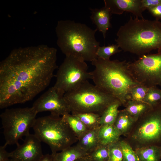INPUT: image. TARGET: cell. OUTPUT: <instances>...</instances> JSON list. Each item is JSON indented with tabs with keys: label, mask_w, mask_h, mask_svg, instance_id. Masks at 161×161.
<instances>
[{
	"label": "cell",
	"mask_w": 161,
	"mask_h": 161,
	"mask_svg": "<svg viewBox=\"0 0 161 161\" xmlns=\"http://www.w3.org/2000/svg\"><path fill=\"white\" fill-rule=\"evenodd\" d=\"M57 50L41 44L13 50L0 63V108L32 100L49 85Z\"/></svg>",
	"instance_id": "1"
},
{
	"label": "cell",
	"mask_w": 161,
	"mask_h": 161,
	"mask_svg": "<svg viewBox=\"0 0 161 161\" xmlns=\"http://www.w3.org/2000/svg\"><path fill=\"white\" fill-rule=\"evenodd\" d=\"M95 69L90 72L95 85L119 100L125 106L130 100L131 88L140 84L130 70L129 62L118 60H105L97 57L91 62Z\"/></svg>",
	"instance_id": "2"
},
{
	"label": "cell",
	"mask_w": 161,
	"mask_h": 161,
	"mask_svg": "<svg viewBox=\"0 0 161 161\" xmlns=\"http://www.w3.org/2000/svg\"><path fill=\"white\" fill-rule=\"evenodd\" d=\"M116 35V44L124 52L142 55L161 49V21L158 20L133 18L131 16Z\"/></svg>",
	"instance_id": "3"
},
{
	"label": "cell",
	"mask_w": 161,
	"mask_h": 161,
	"mask_svg": "<svg viewBox=\"0 0 161 161\" xmlns=\"http://www.w3.org/2000/svg\"><path fill=\"white\" fill-rule=\"evenodd\" d=\"M97 31L74 21H59L55 28L57 44L66 56L92 62L97 59L96 52L100 47L95 37Z\"/></svg>",
	"instance_id": "4"
},
{
	"label": "cell",
	"mask_w": 161,
	"mask_h": 161,
	"mask_svg": "<svg viewBox=\"0 0 161 161\" xmlns=\"http://www.w3.org/2000/svg\"><path fill=\"white\" fill-rule=\"evenodd\" d=\"M34 134L50 147L52 153L60 151L77 142L78 138L62 117L52 115L36 118Z\"/></svg>",
	"instance_id": "5"
},
{
	"label": "cell",
	"mask_w": 161,
	"mask_h": 161,
	"mask_svg": "<svg viewBox=\"0 0 161 161\" xmlns=\"http://www.w3.org/2000/svg\"><path fill=\"white\" fill-rule=\"evenodd\" d=\"M124 139L134 150L161 146V103L150 107L135 122Z\"/></svg>",
	"instance_id": "6"
},
{
	"label": "cell",
	"mask_w": 161,
	"mask_h": 161,
	"mask_svg": "<svg viewBox=\"0 0 161 161\" xmlns=\"http://www.w3.org/2000/svg\"><path fill=\"white\" fill-rule=\"evenodd\" d=\"M64 97L71 113L91 112L100 116L106 108L117 99L88 80L66 93Z\"/></svg>",
	"instance_id": "7"
},
{
	"label": "cell",
	"mask_w": 161,
	"mask_h": 161,
	"mask_svg": "<svg viewBox=\"0 0 161 161\" xmlns=\"http://www.w3.org/2000/svg\"><path fill=\"white\" fill-rule=\"evenodd\" d=\"M38 113L33 107L6 109L0 115L5 144H19V140L30 134Z\"/></svg>",
	"instance_id": "8"
},
{
	"label": "cell",
	"mask_w": 161,
	"mask_h": 161,
	"mask_svg": "<svg viewBox=\"0 0 161 161\" xmlns=\"http://www.w3.org/2000/svg\"><path fill=\"white\" fill-rule=\"evenodd\" d=\"M85 61L78 58L66 56L58 68L54 87L65 94L91 79Z\"/></svg>",
	"instance_id": "9"
},
{
	"label": "cell",
	"mask_w": 161,
	"mask_h": 161,
	"mask_svg": "<svg viewBox=\"0 0 161 161\" xmlns=\"http://www.w3.org/2000/svg\"><path fill=\"white\" fill-rule=\"evenodd\" d=\"M129 67L134 79L140 84L148 88L161 86V49L129 62Z\"/></svg>",
	"instance_id": "10"
},
{
	"label": "cell",
	"mask_w": 161,
	"mask_h": 161,
	"mask_svg": "<svg viewBox=\"0 0 161 161\" xmlns=\"http://www.w3.org/2000/svg\"><path fill=\"white\" fill-rule=\"evenodd\" d=\"M64 95L53 86L37 99L32 106L37 113L49 111L50 114L62 117L71 112Z\"/></svg>",
	"instance_id": "11"
},
{
	"label": "cell",
	"mask_w": 161,
	"mask_h": 161,
	"mask_svg": "<svg viewBox=\"0 0 161 161\" xmlns=\"http://www.w3.org/2000/svg\"><path fill=\"white\" fill-rule=\"evenodd\" d=\"M40 140L33 134L25 137L23 143L10 153L12 161H38L43 156Z\"/></svg>",
	"instance_id": "12"
},
{
	"label": "cell",
	"mask_w": 161,
	"mask_h": 161,
	"mask_svg": "<svg viewBox=\"0 0 161 161\" xmlns=\"http://www.w3.org/2000/svg\"><path fill=\"white\" fill-rule=\"evenodd\" d=\"M104 7L111 13L120 15L124 11L133 14L136 18H144L142 12L144 10L141 7V0H104Z\"/></svg>",
	"instance_id": "13"
},
{
	"label": "cell",
	"mask_w": 161,
	"mask_h": 161,
	"mask_svg": "<svg viewBox=\"0 0 161 161\" xmlns=\"http://www.w3.org/2000/svg\"><path fill=\"white\" fill-rule=\"evenodd\" d=\"M90 18L96 26L97 30L101 32L104 39L106 33L109 28L112 27L110 22L112 14L109 10L104 7L101 8H90Z\"/></svg>",
	"instance_id": "14"
},
{
	"label": "cell",
	"mask_w": 161,
	"mask_h": 161,
	"mask_svg": "<svg viewBox=\"0 0 161 161\" xmlns=\"http://www.w3.org/2000/svg\"><path fill=\"white\" fill-rule=\"evenodd\" d=\"M99 128L89 130L78 139L76 145L88 154L100 145L98 136Z\"/></svg>",
	"instance_id": "15"
},
{
	"label": "cell",
	"mask_w": 161,
	"mask_h": 161,
	"mask_svg": "<svg viewBox=\"0 0 161 161\" xmlns=\"http://www.w3.org/2000/svg\"><path fill=\"white\" fill-rule=\"evenodd\" d=\"M121 136L113 125L100 126L98 131L100 144L108 145L119 141Z\"/></svg>",
	"instance_id": "16"
},
{
	"label": "cell",
	"mask_w": 161,
	"mask_h": 161,
	"mask_svg": "<svg viewBox=\"0 0 161 161\" xmlns=\"http://www.w3.org/2000/svg\"><path fill=\"white\" fill-rule=\"evenodd\" d=\"M52 154L54 161H75L88 155L76 145Z\"/></svg>",
	"instance_id": "17"
},
{
	"label": "cell",
	"mask_w": 161,
	"mask_h": 161,
	"mask_svg": "<svg viewBox=\"0 0 161 161\" xmlns=\"http://www.w3.org/2000/svg\"><path fill=\"white\" fill-rule=\"evenodd\" d=\"M135 122L124 109L119 110L113 125L121 135L125 136L129 132Z\"/></svg>",
	"instance_id": "18"
},
{
	"label": "cell",
	"mask_w": 161,
	"mask_h": 161,
	"mask_svg": "<svg viewBox=\"0 0 161 161\" xmlns=\"http://www.w3.org/2000/svg\"><path fill=\"white\" fill-rule=\"evenodd\" d=\"M121 106V103L117 99L110 104L100 116V126L113 125L119 112L118 108Z\"/></svg>",
	"instance_id": "19"
},
{
	"label": "cell",
	"mask_w": 161,
	"mask_h": 161,
	"mask_svg": "<svg viewBox=\"0 0 161 161\" xmlns=\"http://www.w3.org/2000/svg\"><path fill=\"white\" fill-rule=\"evenodd\" d=\"M134 150L139 161H161L159 147L151 146Z\"/></svg>",
	"instance_id": "20"
},
{
	"label": "cell",
	"mask_w": 161,
	"mask_h": 161,
	"mask_svg": "<svg viewBox=\"0 0 161 161\" xmlns=\"http://www.w3.org/2000/svg\"><path fill=\"white\" fill-rule=\"evenodd\" d=\"M124 109L135 120H136L151 107L143 102L129 100Z\"/></svg>",
	"instance_id": "21"
},
{
	"label": "cell",
	"mask_w": 161,
	"mask_h": 161,
	"mask_svg": "<svg viewBox=\"0 0 161 161\" xmlns=\"http://www.w3.org/2000/svg\"><path fill=\"white\" fill-rule=\"evenodd\" d=\"M72 114L78 117L89 130L96 129L100 126V116L91 112H72Z\"/></svg>",
	"instance_id": "22"
},
{
	"label": "cell",
	"mask_w": 161,
	"mask_h": 161,
	"mask_svg": "<svg viewBox=\"0 0 161 161\" xmlns=\"http://www.w3.org/2000/svg\"><path fill=\"white\" fill-rule=\"evenodd\" d=\"M67 123L78 139L80 137L89 129L76 116L70 113L62 116Z\"/></svg>",
	"instance_id": "23"
},
{
	"label": "cell",
	"mask_w": 161,
	"mask_h": 161,
	"mask_svg": "<svg viewBox=\"0 0 161 161\" xmlns=\"http://www.w3.org/2000/svg\"><path fill=\"white\" fill-rule=\"evenodd\" d=\"M143 102L151 106L161 103V89L156 86L149 88Z\"/></svg>",
	"instance_id": "24"
},
{
	"label": "cell",
	"mask_w": 161,
	"mask_h": 161,
	"mask_svg": "<svg viewBox=\"0 0 161 161\" xmlns=\"http://www.w3.org/2000/svg\"><path fill=\"white\" fill-rule=\"evenodd\" d=\"M119 46L117 44L109 45L105 46L100 47L96 52L97 57L105 60H109L112 55L120 52Z\"/></svg>",
	"instance_id": "25"
},
{
	"label": "cell",
	"mask_w": 161,
	"mask_h": 161,
	"mask_svg": "<svg viewBox=\"0 0 161 161\" xmlns=\"http://www.w3.org/2000/svg\"><path fill=\"white\" fill-rule=\"evenodd\" d=\"M120 143L123 154V161H139L135 151L124 139H120Z\"/></svg>",
	"instance_id": "26"
},
{
	"label": "cell",
	"mask_w": 161,
	"mask_h": 161,
	"mask_svg": "<svg viewBox=\"0 0 161 161\" xmlns=\"http://www.w3.org/2000/svg\"><path fill=\"white\" fill-rule=\"evenodd\" d=\"M88 156L93 161H108V146L100 144Z\"/></svg>",
	"instance_id": "27"
},
{
	"label": "cell",
	"mask_w": 161,
	"mask_h": 161,
	"mask_svg": "<svg viewBox=\"0 0 161 161\" xmlns=\"http://www.w3.org/2000/svg\"><path fill=\"white\" fill-rule=\"evenodd\" d=\"M149 88L141 84L132 87L130 90V100L143 102Z\"/></svg>",
	"instance_id": "28"
},
{
	"label": "cell",
	"mask_w": 161,
	"mask_h": 161,
	"mask_svg": "<svg viewBox=\"0 0 161 161\" xmlns=\"http://www.w3.org/2000/svg\"><path fill=\"white\" fill-rule=\"evenodd\" d=\"M120 140L108 145V161H123L122 152Z\"/></svg>",
	"instance_id": "29"
},
{
	"label": "cell",
	"mask_w": 161,
	"mask_h": 161,
	"mask_svg": "<svg viewBox=\"0 0 161 161\" xmlns=\"http://www.w3.org/2000/svg\"><path fill=\"white\" fill-rule=\"evenodd\" d=\"M161 4V0H141V7L145 10Z\"/></svg>",
	"instance_id": "30"
},
{
	"label": "cell",
	"mask_w": 161,
	"mask_h": 161,
	"mask_svg": "<svg viewBox=\"0 0 161 161\" xmlns=\"http://www.w3.org/2000/svg\"><path fill=\"white\" fill-rule=\"evenodd\" d=\"M7 145L4 143L0 147V161H8L10 159V153L6 149Z\"/></svg>",
	"instance_id": "31"
},
{
	"label": "cell",
	"mask_w": 161,
	"mask_h": 161,
	"mask_svg": "<svg viewBox=\"0 0 161 161\" xmlns=\"http://www.w3.org/2000/svg\"><path fill=\"white\" fill-rule=\"evenodd\" d=\"M149 13L156 20H161V4L148 9Z\"/></svg>",
	"instance_id": "32"
},
{
	"label": "cell",
	"mask_w": 161,
	"mask_h": 161,
	"mask_svg": "<svg viewBox=\"0 0 161 161\" xmlns=\"http://www.w3.org/2000/svg\"><path fill=\"white\" fill-rule=\"evenodd\" d=\"M38 161H54L51 154H47L44 155L43 157Z\"/></svg>",
	"instance_id": "33"
},
{
	"label": "cell",
	"mask_w": 161,
	"mask_h": 161,
	"mask_svg": "<svg viewBox=\"0 0 161 161\" xmlns=\"http://www.w3.org/2000/svg\"><path fill=\"white\" fill-rule=\"evenodd\" d=\"M75 161H93L89 157L88 155L85 157L79 158Z\"/></svg>",
	"instance_id": "34"
},
{
	"label": "cell",
	"mask_w": 161,
	"mask_h": 161,
	"mask_svg": "<svg viewBox=\"0 0 161 161\" xmlns=\"http://www.w3.org/2000/svg\"><path fill=\"white\" fill-rule=\"evenodd\" d=\"M160 156L161 158V146L160 147Z\"/></svg>",
	"instance_id": "35"
},
{
	"label": "cell",
	"mask_w": 161,
	"mask_h": 161,
	"mask_svg": "<svg viewBox=\"0 0 161 161\" xmlns=\"http://www.w3.org/2000/svg\"><path fill=\"white\" fill-rule=\"evenodd\" d=\"M8 161H12L10 160H10Z\"/></svg>",
	"instance_id": "36"
}]
</instances>
